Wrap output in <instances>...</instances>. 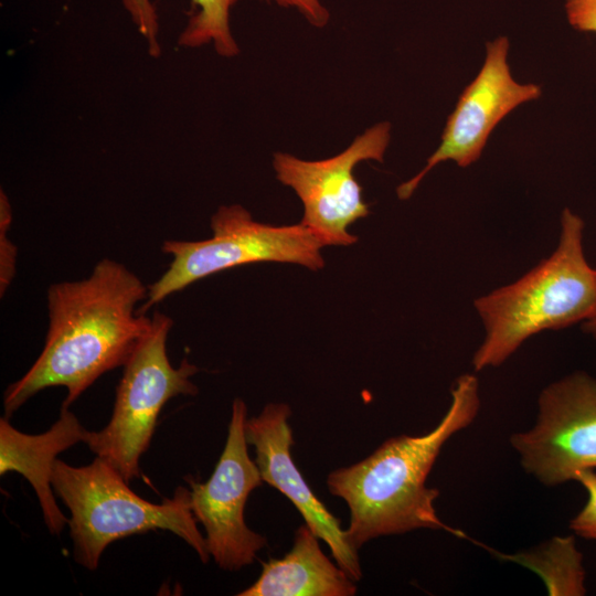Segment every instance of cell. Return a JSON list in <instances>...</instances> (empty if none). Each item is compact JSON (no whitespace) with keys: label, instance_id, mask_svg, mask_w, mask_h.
I'll use <instances>...</instances> for the list:
<instances>
[{"label":"cell","instance_id":"obj_1","mask_svg":"<svg viewBox=\"0 0 596 596\" xmlns=\"http://www.w3.org/2000/svg\"><path fill=\"white\" fill-rule=\"evenodd\" d=\"M148 287L124 264L104 258L88 277L47 289L49 328L42 352L3 394L9 418L38 392L64 386L70 407L99 376L124 366L151 328L139 313Z\"/></svg>","mask_w":596,"mask_h":596},{"label":"cell","instance_id":"obj_2","mask_svg":"<svg viewBox=\"0 0 596 596\" xmlns=\"http://www.w3.org/2000/svg\"><path fill=\"white\" fill-rule=\"evenodd\" d=\"M479 409L478 379L462 374L451 387L447 412L432 430L391 437L363 460L329 473L330 493L343 499L349 508L350 522L344 531L355 550L380 536L419 529L467 538L438 517L434 503L439 490L427 487L426 480L444 445L470 426Z\"/></svg>","mask_w":596,"mask_h":596},{"label":"cell","instance_id":"obj_3","mask_svg":"<svg viewBox=\"0 0 596 596\" xmlns=\"http://www.w3.org/2000/svg\"><path fill=\"white\" fill-rule=\"evenodd\" d=\"M583 219L561 215L554 252L522 277L475 300L485 338L471 364L479 372L503 364L529 338L584 322L596 307V269L584 251Z\"/></svg>","mask_w":596,"mask_h":596},{"label":"cell","instance_id":"obj_4","mask_svg":"<svg viewBox=\"0 0 596 596\" xmlns=\"http://www.w3.org/2000/svg\"><path fill=\"white\" fill-rule=\"evenodd\" d=\"M51 482L71 512L74 560L91 571L97 568L110 543L157 530L178 535L203 563L211 557L191 510L190 490L184 487L177 488L173 497L161 503L149 502L136 494L123 475L98 456L82 467L56 459Z\"/></svg>","mask_w":596,"mask_h":596},{"label":"cell","instance_id":"obj_5","mask_svg":"<svg viewBox=\"0 0 596 596\" xmlns=\"http://www.w3.org/2000/svg\"><path fill=\"white\" fill-rule=\"evenodd\" d=\"M212 237L203 241H164L161 249L172 257L168 269L148 286L138 312L204 277L228 268L262 262L291 263L321 269L322 241L302 224L273 226L256 222L238 204L223 205L211 217Z\"/></svg>","mask_w":596,"mask_h":596},{"label":"cell","instance_id":"obj_6","mask_svg":"<svg viewBox=\"0 0 596 596\" xmlns=\"http://www.w3.org/2000/svg\"><path fill=\"white\" fill-rule=\"evenodd\" d=\"M172 319L160 311L151 317V328L123 366L108 424L89 432L87 446L113 465L127 480L140 475L139 460L148 449L158 416L166 403L179 395H196L191 377L199 369L183 359L173 368L167 354Z\"/></svg>","mask_w":596,"mask_h":596},{"label":"cell","instance_id":"obj_7","mask_svg":"<svg viewBox=\"0 0 596 596\" xmlns=\"http://www.w3.org/2000/svg\"><path fill=\"white\" fill-rule=\"evenodd\" d=\"M510 445L522 468L546 487L596 470V377L575 371L544 387L534 425L513 433Z\"/></svg>","mask_w":596,"mask_h":596},{"label":"cell","instance_id":"obj_8","mask_svg":"<svg viewBox=\"0 0 596 596\" xmlns=\"http://www.w3.org/2000/svg\"><path fill=\"white\" fill-rule=\"evenodd\" d=\"M247 407L235 398L227 438L215 469L206 482L191 478V510L206 533L210 556L223 570L237 571L252 564L267 540L245 523L249 493L264 483L259 469L248 455L245 436Z\"/></svg>","mask_w":596,"mask_h":596},{"label":"cell","instance_id":"obj_9","mask_svg":"<svg viewBox=\"0 0 596 596\" xmlns=\"http://www.w3.org/2000/svg\"><path fill=\"white\" fill-rule=\"evenodd\" d=\"M390 132V123H379L358 136L345 150L323 160L274 155L277 179L290 187L302 202L300 224L311 230L324 246H348L358 241L347 228L370 211L353 169L363 160L382 162Z\"/></svg>","mask_w":596,"mask_h":596},{"label":"cell","instance_id":"obj_10","mask_svg":"<svg viewBox=\"0 0 596 596\" xmlns=\"http://www.w3.org/2000/svg\"><path fill=\"white\" fill-rule=\"evenodd\" d=\"M508 51L505 36L487 42L483 65L460 94L440 145L416 175L397 187L400 200L409 199L424 177L440 162L453 160L462 168L476 162L494 127L519 105L541 96L539 85L521 84L512 77Z\"/></svg>","mask_w":596,"mask_h":596},{"label":"cell","instance_id":"obj_11","mask_svg":"<svg viewBox=\"0 0 596 596\" xmlns=\"http://www.w3.org/2000/svg\"><path fill=\"white\" fill-rule=\"evenodd\" d=\"M290 415L287 404L270 403L257 416L246 419V440L255 447L262 479L291 501L306 524L327 543L336 563L358 582L362 577L358 550L349 543L340 520L318 499L294 462Z\"/></svg>","mask_w":596,"mask_h":596},{"label":"cell","instance_id":"obj_12","mask_svg":"<svg viewBox=\"0 0 596 596\" xmlns=\"http://www.w3.org/2000/svg\"><path fill=\"white\" fill-rule=\"evenodd\" d=\"M88 435L89 430L67 407H61L58 419L39 435L19 432L7 417L0 418V475L15 471L31 483L52 534H60L68 524L54 497L53 465L60 453L77 443L86 444Z\"/></svg>","mask_w":596,"mask_h":596},{"label":"cell","instance_id":"obj_13","mask_svg":"<svg viewBox=\"0 0 596 596\" xmlns=\"http://www.w3.org/2000/svg\"><path fill=\"white\" fill-rule=\"evenodd\" d=\"M319 538L305 523L281 558L263 563L259 577L238 596H353V581L322 552Z\"/></svg>","mask_w":596,"mask_h":596},{"label":"cell","instance_id":"obj_14","mask_svg":"<svg viewBox=\"0 0 596 596\" xmlns=\"http://www.w3.org/2000/svg\"><path fill=\"white\" fill-rule=\"evenodd\" d=\"M494 554L540 575L549 595L586 594L583 554L577 550L574 536H555L534 549L513 555Z\"/></svg>","mask_w":596,"mask_h":596},{"label":"cell","instance_id":"obj_15","mask_svg":"<svg viewBox=\"0 0 596 596\" xmlns=\"http://www.w3.org/2000/svg\"><path fill=\"white\" fill-rule=\"evenodd\" d=\"M238 0H191L193 12L181 32L178 43L184 47H200L213 43L223 57L238 54V45L230 26L231 9Z\"/></svg>","mask_w":596,"mask_h":596},{"label":"cell","instance_id":"obj_16","mask_svg":"<svg viewBox=\"0 0 596 596\" xmlns=\"http://www.w3.org/2000/svg\"><path fill=\"white\" fill-rule=\"evenodd\" d=\"M12 207L7 194L0 191V296L3 297L15 275L17 247L8 232L12 223Z\"/></svg>","mask_w":596,"mask_h":596},{"label":"cell","instance_id":"obj_17","mask_svg":"<svg viewBox=\"0 0 596 596\" xmlns=\"http://www.w3.org/2000/svg\"><path fill=\"white\" fill-rule=\"evenodd\" d=\"M587 493L583 508L571 519L570 529L579 538L596 543V471L587 470L576 477Z\"/></svg>","mask_w":596,"mask_h":596},{"label":"cell","instance_id":"obj_18","mask_svg":"<svg viewBox=\"0 0 596 596\" xmlns=\"http://www.w3.org/2000/svg\"><path fill=\"white\" fill-rule=\"evenodd\" d=\"M139 32L148 42V50L152 56H158L160 45L158 42V22L155 8L150 0H123Z\"/></svg>","mask_w":596,"mask_h":596},{"label":"cell","instance_id":"obj_19","mask_svg":"<svg viewBox=\"0 0 596 596\" xmlns=\"http://www.w3.org/2000/svg\"><path fill=\"white\" fill-rule=\"evenodd\" d=\"M565 10L575 30L596 33V0H566Z\"/></svg>","mask_w":596,"mask_h":596},{"label":"cell","instance_id":"obj_20","mask_svg":"<svg viewBox=\"0 0 596 596\" xmlns=\"http://www.w3.org/2000/svg\"><path fill=\"white\" fill-rule=\"evenodd\" d=\"M285 8H294L313 26L323 28L330 19L329 10L320 0H265Z\"/></svg>","mask_w":596,"mask_h":596},{"label":"cell","instance_id":"obj_21","mask_svg":"<svg viewBox=\"0 0 596 596\" xmlns=\"http://www.w3.org/2000/svg\"><path fill=\"white\" fill-rule=\"evenodd\" d=\"M582 329L585 333L596 340V307L593 313L584 322H582Z\"/></svg>","mask_w":596,"mask_h":596}]
</instances>
